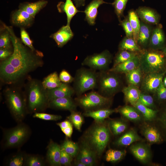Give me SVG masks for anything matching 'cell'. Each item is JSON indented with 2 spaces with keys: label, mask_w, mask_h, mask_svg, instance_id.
Wrapping results in <instances>:
<instances>
[{
  "label": "cell",
  "mask_w": 166,
  "mask_h": 166,
  "mask_svg": "<svg viewBox=\"0 0 166 166\" xmlns=\"http://www.w3.org/2000/svg\"><path fill=\"white\" fill-rule=\"evenodd\" d=\"M4 26L10 34L13 51L8 58L1 61L0 80L4 84L16 85L29 78V73L43 65V54L25 45L15 35L12 27Z\"/></svg>",
  "instance_id": "1"
},
{
  "label": "cell",
  "mask_w": 166,
  "mask_h": 166,
  "mask_svg": "<svg viewBox=\"0 0 166 166\" xmlns=\"http://www.w3.org/2000/svg\"><path fill=\"white\" fill-rule=\"evenodd\" d=\"M24 92L27 112H40L49 107L47 90L43 87L42 81L30 78L25 86Z\"/></svg>",
  "instance_id": "2"
},
{
  "label": "cell",
  "mask_w": 166,
  "mask_h": 166,
  "mask_svg": "<svg viewBox=\"0 0 166 166\" xmlns=\"http://www.w3.org/2000/svg\"><path fill=\"white\" fill-rule=\"evenodd\" d=\"M111 132L105 121L95 122L85 133L82 140L87 144L100 158L110 140Z\"/></svg>",
  "instance_id": "3"
},
{
  "label": "cell",
  "mask_w": 166,
  "mask_h": 166,
  "mask_svg": "<svg viewBox=\"0 0 166 166\" xmlns=\"http://www.w3.org/2000/svg\"><path fill=\"white\" fill-rule=\"evenodd\" d=\"M4 90L6 103L15 120L21 122L27 112L24 91L16 85H12Z\"/></svg>",
  "instance_id": "4"
},
{
  "label": "cell",
  "mask_w": 166,
  "mask_h": 166,
  "mask_svg": "<svg viewBox=\"0 0 166 166\" xmlns=\"http://www.w3.org/2000/svg\"><path fill=\"white\" fill-rule=\"evenodd\" d=\"M138 55L140 67L143 75L163 72L166 65V55L162 51L143 49Z\"/></svg>",
  "instance_id": "5"
},
{
  "label": "cell",
  "mask_w": 166,
  "mask_h": 166,
  "mask_svg": "<svg viewBox=\"0 0 166 166\" xmlns=\"http://www.w3.org/2000/svg\"><path fill=\"white\" fill-rule=\"evenodd\" d=\"M109 70L98 72L97 89V92L103 96L112 98L122 91L124 87L120 74Z\"/></svg>",
  "instance_id": "6"
},
{
  "label": "cell",
  "mask_w": 166,
  "mask_h": 166,
  "mask_svg": "<svg viewBox=\"0 0 166 166\" xmlns=\"http://www.w3.org/2000/svg\"><path fill=\"white\" fill-rule=\"evenodd\" d=\"M98 72L90 68H81L76 71L73 81L75 94L80 96L90 90L97 89Z\"/></svg>",
  "instance_id": "7"
},
{
  "label": "cell",
  "mask_w": 166,
  "mask_h": 166,
  "mask_svg": "<svg viewBox=\"0 0 166 166\" xmlns=\"http://www.w3.org/2000/svg\"><path fill=\"white\" fill-rule=\"evenodd\" d=\"M77 105L85 111L109 108L112 102V98L105 97L97 92L92 91L77 97L74 100Z\"/></svg>",
  "instance_id": "8"
},
{
  "label": "cell",
  "mask_w": 166,
  "mask_h": 166,
  "mask_svg": "<svg viewBox=\"0 0 166 166\" xmlns=\"http://www.w3.org/2000/svg\"><path fill=\"white\" fill-rule=\"evenodd\" d=\"M30 131L28 126L20 124L15 127L5 131L4 134V145L6 148L18 147L28 138Z\"/></svg>",
  "instance_id": "9"
},
{
  "label": "cell",
  "mask_w": 166,
  "mask_h": 166,
  "mask_svg": "<svg viewBox=\"0 0 166 166\" xmlns=\"http://www.w3.org/2000/svg\"><path fill=\"white\" fill-rule=\"evenodd\" d=\"M113 56L108 50L100 53H94L87 56L81 63L83 66H86L93 70L99 71L108 70Z\"/></svg>",
  "instance_id": "10"
},
{
  "label": "cell",
  "mask_w": 166,
  "mask_h": 166,
  "mask_svg": "<svg viewBox=\"0 0 166 166\" xmlns=\"http://www.w3.org/2000/svg\"><path fill=\"white\" fill-rule=\"evenodd\" d=\"M165 73L164 72L143 75L140 85L141 91L148 94L155 93L163 82V78Z\"/></svg>",
  "instance_id": "11"
},
{
  "label": "cell",
  "mask_w": 166,
  "mask_h": 166,
  "mask_svg": "<svg viewBox=\"0 0 166 166\" xmlns=\"http://www.w3.org/2000/svg\"><path fill=\"white\" fill-rule=\"evenodd\" d=\"M76 161L81 162L86 166L95 165L97 157L92 149L85 143L81 140Z\"/></svg>",
  "instance_id": "12"
},
{
  "label": "cell",
  "mask_w": 166,
  "mask_h": 166,
  "mask_svg": "<svg viewBox=\"0 0 166 166\" xmlns=\"http://www.w3.org/2000/svg\"><path fill=\"white\" fill-rule=\"evenodd\" d=\"M34 18L25 10L18 9L12 14L11 21L14 26L25 29L32 25Z\"/></svg>",
  "instance_id": "13"
},
{
  "label": "cell",
  "mask_w": 166,
  "mask_h": 166,
  "mask_svg": "<svg viewBox=\"0 0 166 166\" xmlns=\"http://www.w3.org/2000/svg\"><path fill=\"white\" fill-rule=\"evenodd\" d=\"M136 11L141 20L150 25H157L160 16L154 10L146 7H140Z\"/></svg>",
  "instance_id": "14"
},
{
  "label": "cell",
  "mask_w": 166,
  "mask_h": 166,
  "mask_svg": "<svg viewBox=\"0 0 166 166\" xmlns=\"http://www.w3.org/2000/svg\"><path fill=\"white\" fill-rule=\"evenodd\" d=\"M166 38L160 25H158L152 30L148 46L154 50L162 49L165 46Z\"/></svg>",
  "instance_id": "15"
},
{
  "label": "cell",
  "mask_w": 166,
  "mask_h": 166,
  "mask_svg": "<svg viewBox=\"0 0 166 166\" xmlns=\"http://www.w3.org/2000/svg\"><path fill=\"white\" fill-rule=\"evenodd\" d=\"M49 101L54 99L64 97H72L75 94L73 87L69 84L62 83L59 86L56 88L46 89Z\"/></svg>",
  "instance_id": "16"
},
{
  "label": "cell",
  "mask_w": 166,
  "mask_h": 166,
  "mask_svg": "<svg viewBox=\"0 0 166 166\" xmlns=\"http://www.w3.org/2000/svg\"><path fill=\"white\" fill-rule=\"evenodd\" d=\"M73 36L70 26L66 25L62 26L50 37L55 41L58 47H62L71 40Z\"/></svg>",
  "instance_id": "17"
},
{
  "label": "cell",
  "mask_w": 166,
  "mask_h": 166,
  "mask_svg": "<svg viewBox=\"0 0 166 166\" xmlns=\"http://www.w3.org/2000/svg\"><path fill=\"white\" fill-rule=\"evenodd\" d=\"M138 55L112 67L109 70L120 74L127 73L140 66V59Z\"/></svg>",
  "instance_id": "18"
},
{
  "label": "cell",
  "mask_w": 166,
  "mask_h": 166,
  "mask_svg": "<svg viewBox=\"0 0 166 166\" xmlns=\"http://www.w3.org/2000/svg\"><path fill=\"white\" fill-rule=\"evenodd\" d=\"M140 27L137 43L142 49H146L148 46L153 29L149 24L141 20L140 21Z\"/></svg>",
  "instance_id": "19"
},
{
  "label": "cell",
  "mask_w": 166,
  "mask_h": 166,
  "mask_svg": "<svg viewBox=\"0 0 166 166\" xmlns=\"http://www.w3.org/2000/svg\"><path fill=\"white\" fill-rule=\"evenodd\" d=\"M77 105L72 97L59 98L49 101V107L70 112L76 110Z\"/></svg>",
  "instance_id": "20"
},
{
  "label": "cell",
  "mask_w": 166,
  "mask_h": 166,
  "mask_svg": "<svg viewBox=\"0 0 166 166\" xmlns=\"http://www.w3.org/2000/svg\"><path fill=\"white\" fill-rule=\"evenodd\" d=\"M104 0H93L86 7L84 12L85 14V20L91 26L96 23V20L98 14V9L101 5L108 4Z\"/></svg>",
  "instance_id": "21"
},
{
  "label": "cell",
  "mask_w": 166,
  "mask_h": 166,
  "mask_svg": "<svg viewBox=\"0 0 166 166\" xmlns=\"http://www.w3.org/2000/svg\"><path fill=\"white\" fill-rule=\"evenodd\" d=\"M61 152V146L51 141L48 145L46 154L47 160L50 165L61 166L60 161Z\"/></svg>",
  "instance_id": "22"
},
{
  "label": "cell",
  "mask_w": 166,
  "mask_h": 166,
  "mask_svg": "<svg viewBox=\"0 0 166 166\" xmlns=\"http://www.w3.org/2000/svg\"><path fill=\"white\" fill-rule=\"evenodd\" d=\"M130 149L132 154L140 162L146 164L150 160L151 152L144 145L141 144H134L130 146Z\"/></svg>",
  "instance_id": "23"
},
{
  "label": "cell",
  "mask_w": 166,
  "mask_h": 166,
  "mask_svg": "<svg viewBox=\"0 0 166 166\" xmlns=\"http://www.w3.org/2000/svg\"><path fill=\"white\" fill-rule=\"evenodd\" d=\"M57 10L60 13H65L66 15V25L70 26L72 18L78 12H84L78 10L72 0H65V2H59L57 5Z\"/></svg>",
  "instance_id": "24"
},
{
  "label": "cell",
  "mask_w": 166,
  "mask_h": 166,
  "mask_svg": "<svg viewBox=\"0 0 166 166\" xmlns=\"http://www.w3.org/2000/svg\"><path fill=\"white\" fill-rule=\"evenodd\" d=\"M116 113H119L123 117L130 121L138 122L143 117L139 111L133 106L124 105L115 109Z\"/></svg>",
  "instance_id": "25"
},
{
  "label": "cell",
  "mask_w": 166,
  "mask_h": 166,
  "mask_svg": "<svg viewBox=\"0 0 166 166\" xmlns=\"http://www.w3.org/2000/svg\"><path fill=\"white\" fill-rule=\"evenodd\" d=\"M142 140L136 130L131 128L117 139L114 142L118 146H126Z\"/></svg>",
  "instance_id": "26"
},
{
  "label": "cell",
  "mask_w": 166,
  "mask_h": 166,
  "mask_svg": "<svg viewBox=\"0 0 166 166\" xmlns=\"http://www.w3.org/2000/svg\"><path fill=\"white\" fill-rule=\"evenodd\" d=\"M114 113H116V109L109 108L85 111L82 114L86 117L93 118L96 123H101L105 122V119Z\"/></svg>",
  "instance_id": "27"
},
{
  "label": "cell",
  "mask_w": 166,
  "mask_h": 166,
  "mask_svg": "<svg viewBox=\"0 0 166 166\" xmlns=\"http://www.w3.org/2000/svg\"><path fill=\"white\" fill-rule=\"evenodd\" d=\"M121 91L125 101L133 106L138 101L141 92L139 87L131 85L124 87Z\"/></svg>",
  "instance_id": "28"
},
{
  "label": "cell",
  "mask_w": 166,
  "mask_h": 166,
  "mask_svg": "<svg viewBox=\"0 0 166 166\" xmlns=\"http://www.w3.org/2000/svg\"><path fill=\"white\" fill-rule=\"evenodd\" d=\"M48 2L45 0H40L34 2H25L20 4L18 8L35 18L37 14L46 6Z\"/></svg>",
  "instance_id": "29"
},
{
  "label": "cell",
  "mask_w": 166,
  "mask_h": 166,
  "mask_svg": "<svg viewBox=\"0 0 166 166\" xmlns=\"http://www.w3.org/2000/svg\"><path fill=\"white\" fill-rule=\"evenodd\" d=\"M144 125L141 129V132L149 143H157L161 141L160 134L155 126L149 124Z\"/></svg>",
  "instance_id": "30"
},
{
  "label": "cell",
  "mask_w": 166,
  "mask_h": 166,
  "mask_svg": "<svg viewBox=\"0 0 166 166\" xmlns=\"http://www.w3.org/2000/svg\"><path fill=\"white\" fill-rule=\"evenodd\" d=\"M107 124L111 133L114 136L121 134L127 128V123L121 119L110 120Z\"/></svg>",
  "instance_id": "31"
},
{
  "label": "cell",
  "mask_w": 166,
  "mask_h": 166,
  "mask_svg": "<svg viewBox=\"0 0 166 166\" xmlns=\"http://www.w3.org/2000/svg\"><path fill=\"white\" fill-rule=\"evenodd\" d=\"M118 49L119 50H126L139 53L142 50L133 38L126 36L120 43Z\"/></svg>",
  "instance_id": "32"
},
{
  "label": "cell",
  "mask_w": 166,
  "mask_h": 166,
  "mask_svg": "<svg viewBox=\"0 0 166 166\" xmlns=\"http://www.w3.org/2000/svg\"><path fill=\"white\" fill-rule=\"evenodd\" d=\"M127 81L129 85L139 87L140 85L143 74L140 66L125 74Z\"/></svg>",
  "instance_id": "33"
},
{
  "label": "cell",
  "mask_w": 166,
  "mask_h": 166,
  "mask_svg": "<svg viewBox=\"0 0 166 166\" xmlns=\"http://www.w3.org/2000/svg\"><path fill=\"white\" fill-rule=\"evenodd\" d=\"M62 83L57 73L55 71L49 74L42 81L43 87L46 89H50L57 87L60 86Z\"/></svg>",
  "instance_id": "34"
},
{
  "label": "cell",
  "mask_w": 166,
  "mask_h": 166,
  "mask_svg": "<svg viewBox=\"0 0 166 166\" xmlns=\"http://www.w3.org/2000/svg\"><path fill=\"white\" fill-rule=\"evenodd\" d=\"M133 106L139 111L145 121H152L156 117L157 111L145 106L138 101Z\"/></svg>",
  "instance_id": "35"
},
{
  "label": "cell",
  "mask_w": 166,
  "mask_h": 166,
  "mask_svg": "<svg viewBox=\"0 0 166 166\" xmlns=\"http://www.w3.org/2000/svg\"><path fill=\"white\" fill-rule=\"evenodd\" d=\"M128 18L133 30V39L137 43L140 27V22L139 18L136 11L133 10H132L129 11Z\"/></svg>",
  "instance_id": "36"
},
{
  "label": "cell",
  "mask_w": 166,
  "mask_h": 166,
  "mask_svg": "<svg viewBox=\"0 0 166 166\" xmlns=\"http://www.w3.org/2000/svg\"><path fill=\"white\" fill-rule=\"evenodd\" d=\"M60 146L61 148L73 158L77 156L79 149V145L77 143L68 139H65Z\"/></svg>",
  "instance_id": "37"
},
{
  "label": "cell",
  "mask_w": 166,
  "mask_h": 166,
  "mask_svg": "<svg viewBox=\"0 0 166 166\" xmlns=\"http://www.w3.org/2000/svg\"><path fill=\"white\" fill-rule=\"evenodd\" d=\"M126 153L125 150L109 149L106 152L105 160L107 162L112 163L118 162L124 157Z\"/></svg>",
  "instance_id": "38"
},
{
  "label": "cell",
  "mask_w": 166,
  "mask_h": 166,
  "mask_svg": "<svg viewBox=\"0 0 166 166\" xmlns=\"http://www.w3.org/2000/svg\"><path fill=\"white\" fill-rule=\"evenodd\" d=\"M139 53L126 50H119L114 57L113 67L127 61Z\"/></svg>",
  "instance_id": "39"
},
{
  "label": "cell",
  "mask_w": 166,
  "mask_h": 166,
  "mask_svg": "<svg viewBox=\"0 0 166 166\" xmlns=\"http://www.w3.org/2000/svg\"><path fill=\"white\" fill-rule=\"evenodd\" d=\"M1 31L0 49H5L12 50L13 47L10 34L4 25L3 29L1 30Z\"/></svg>",
  "instance_id": "40"
},
{
  "label": "cell",
  "mask_w": 166,
  "mask_h": 166,
  "mask_svg": "<svg viewBox=\"0 0 166 166\" xmlns=\"http://www.w3.org/2000/svg\"><path fill=\"white\" fill-rule=\"evenodd\" d=\"M70 113V115L67 117L68 120L72 123L77 130L80 131L84 121L83 115L76 110L71 111Z\"/></svg>",
  "instance_id": "41"
},
{
  "label": "cell",
  "mask_w": 166,
  "mask_h": 166,
  "mask_svg": "<svg viewBox=\"0 0 166 166\" xmlns=\"http://www.w3.org/2000/svg\"><path fill=\"white\" fill-rule=\"evenodd\" d=\"M128 0H114L111 4L114 7L115 12L120 23L122 21L123 13Z\"/></svg>",
  "instance_id": "42"
},
{
  "label": "cell",
  "mask_w": 166,
  "mask_h": 166,
  "mask_svg": "<svg viewBox=\"0 0 166 166\" xmlns=\"http://www.w3.org/2000/svg\"><path fill=\"white\" fill-rule=\"evenodd\" d=\"M25 163L28 166H43L45 165L43 158L36 155H30L26 157Z\"/></svg>",
  "instance_id": "43"
},
{
  "label": "cell",
  "mask_w": 166,
  "mask_h": 166,
  "mask_svg": "<svg viewBox=\"0 0 166 166\" xmlns=\"http://www.w3.org/2000/svg\"><path fill=\"white\" fill-rule=\"evenodd\" d=\"M138 101L145 106L153 109L154 100L149 94L141 92Z\"/></svg>",
  "instance_id": "44"
},
{
  "label": "cell",
  "mask_w": 166,
  "mask_h": 166,
  "mask_svg": "<svg viewBox=\"0 0 166 166\" xmlns=\"http://www.w3.org/2000/svg\"><path fill=\"white\" fill-rule=\"evenodd\" d=\"M33 117L45 121H57L62 118L61 115L51 114L46 113L36 112L34 113Z\"/></svg>",
  "instance_id": "45"
},
{
  "label": "cell",
  "mask_w": 166,
  "mask_h": 166,
  "mask_svg": "<svg viewBox=\"0 0 166 166\" xmlns=\"http://www.w3.org/2000/svg\"><path fill=\"white\" fill-rule=\"evenodd\" d=\"M25 157L21 153L13 156L8 162L9 166H22L25 163Z\"/></svg>",
  "instance_id": "46"
},
{
  "label": "cell",
  "mask_w": 166,
  "mask_h": 166,
  "mask_svg": "<svg viewBox=\"0 0 166 166\" xmlns=\"http://www.w3.org/2000/svg\"><path fill=\"white\" fill-rule=\"evenodd\" d=\"M20 35L21 40L25 45L33 51L36 50L33 45L32 41L25 28H21Z\"/></svg>",
  "instance_id": "47"
},
{
  "label": "cell",
  "mask_w": 166,
  "mask_h": 166,
  "mask_svg": "<svg viewBox=\"0 0 166 166\" xmlns=\"http://www.w3.org/2000/svg\"><path fill=\"white\" fill-rule=\"evenodd\" d=\"M120 23L125 32L126 37L133 38V30L128 17L125 18Z\"/></svg>",
  "instance_id": "48"
},
{
  "label": "cell",
  "mask_w": 166,
  "mask_h": 166,
  "mask_svg": "<svg viewBox=\"0 0 166 166\" xmlns=\"http://www.w3.org/2000/svg\"><path fill=\"white\" fill-rule=\"evenodd\" d=\"M73 158L69 155L61 148V152L60 161L61 166H66L71 165Z\"/></svg>",
  "instance_id": "49"
},
{
  "label": "cell",
  "mask_w": 166,
  "mask_h": 166,
  "mask_svg": "<svg viewBox=\"0 0 166 166\" xmlns=\"http://www.w3.org/2000/svg\"><path fill=\"white\" fill-rule=\"evenodd\" d=\"M59 78L62 82L69 84L73 82L74 77L66 70L63 69L59 75Z\"/></svg>",
  "instance_id": "50"
},
{
  "label": "cell",
  "mask_w": 166,
  "mask_h": 166,
  "mask_svg": "<svg viewBox=\"0 0 166 166\" xmlns=\"http://www.w3.org/2000/svg\"><path fill=\"white\" fill-rule=\"evenodd\" d=\"M158 99L160 100H166V87L162 82L156 90L155 93Z\"/></svg>",
  "instance_id": "51"
},
{
  "label": "cell",
  "mask_w": 166,
  "mask_h": 166,
  "mask_svg": "<svg viewBox=\"0 0 166 166\" xmlns=\"http://www.w3.org/2000/svg\"><path fill=\"white\" fill-rule=\"evenodd\" d=\"M13 51L5 49H0V60L2 61L8 58L13 53Z\"/></svg>",
  "instance_id": "52"
},
{
  "label": "cell",
  "mask_w": 166,
  "mask_h": 166,
  "mask_svg": "<svg viewBox=\"0 0 166 166\" xmlns=\"http://www.w3.org/2000/svg\"><path fill=\"white\" fill-rule=\"evenodd\" d=\"M159 121L166 132V108L159 117Z\"/></svg>",
  "instance_id": "53"
},
{
  "label": "cell",
  "mask_w": 166,
  "mask_h": 166,
  "mask_svg": "<svg viewBox=\"0 0 166 166\" xmlns=\"http://www.w3.org/2000/svg\"><path fill=\"white\" fill-rule=\"evenodd\" d=\"M66 137L70 138L73 132V125L61 130Z\"/></svg>",
  "instance_id": "54"
},
{
  "label": "cell",
  "mask_w": 166,
  "mask_h": 166,
  "mask_svg": "<svg viewBox=\"0 0 166 166\" xmlns=\"http://www.w3.org/2000/svg\"><path fill=\"white\" fill-rule=\"evenodd\" d=\"M57 124L60 127L61 130L73 125L72 123L68 120L57 123Z\"/></svg>",
  "instance_id": "55"
},
{
  "label": "cell",
  "mask_w": 166,
  "mask_h": 166,
  "mask_svg": "<svg viewBox=\"0 0 166 166\" xmlns=\"http://www.w3.org/2000/svg\"><path fill=\"white\" fill-rule=\"evenodd\" d=\"M74 2L75 6L77 8L81 6H84L85 5L86 0H73Z\"/></svg>",
  "instance_id": "56"
},
{
  "label": "cell",
  "mask_w": 166,
  "mask_h": 166,
  "mask_svg": "<svg viewBox=\"0 0 166 166\" xmlns=\"http://www.w3.org/2000/svg\"><path fill=\"white\" fill-rule=\"evenodd\" d=\"M75 165L77 166H86V165L82 163L76 161L75 162Z\"/></svg>",
  "instance_id": "57"
},
{
  "label": "cell",
  "mask_w": 166,
  "mask_h": 166,
  "mask_svg": "<svg viewBox=\"0 0 166 166\" xmlns=\"http://www.w3.org/2000/svg\"><path fill=\"white\" fill-rule=\"evenodd\" d=\"M162 50L166 55V45H165L164 47L162 49Z\"/></svg>",
  "instance_id": "58"
},
{
  "label": "cell",
  "mask_w": 166,
  "mask_h": 166,
  "mask_svg": "<svg viewBox=\"0 0 166 166\" xmlns=\"http://www.w3.org/2000/svg\"><path fill=\"white\" fill-rule=\"evenodd\" d=\"M163 83L165 87H166V77H165Z\"/></svg>",
  "instance_id": "59"
}]
</instances>
